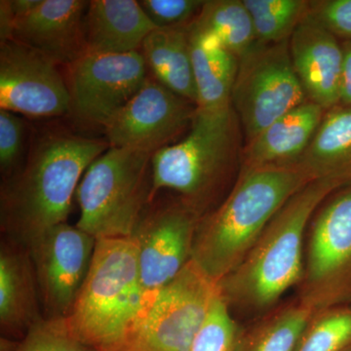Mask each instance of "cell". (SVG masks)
I'll list each match as a JSON object with an SVG mask.
<instances>
[{
    "instance_id": "cell-13",
    "label": "cell",
    "mask_w": 351,
    "mask_h": 351,
    "mask_svg": "<svg viewBox=\"0 0 351 351\" xmlns=\"http://www.w3.org/2000/svg\"><path fill=\"white\" fill-rule=\"evenodd\" d=\"M201 216L182 201L149 203L132 235L145 290L154 294L175 278L191 260Z\"/></svg>"
},
{
    "instance_id": "cell-23",
    "label": "cell",
    "mask_w": 351,
    "mask_h": 351,
    "mask_svg": "<svg viewBox=\"0 0 351 351\" xmlns=\"http://www.w3.org/2000/svg\"><path fill=\"white\" fill-rule=\"evenodd\" d=\"M193 24L215 36L239 60L258 43L250 13L241 0H208Z\"/></svg>"
},
{
    "instance_id": "cell-17",
    "label": "cell",
    "mask_w": 351,
    "mask_h": 351,
    "mask_svg": "<svg viewBox=\"0 0 351 351\" xmlns=\"http://www.w3.org/2000/svg\"><path fill=\"white\" fill-rule=\"evenodd\" d=\"M31 254L6 239L0 249V328L2 337L21 341L43 318Z\"/></svg>"
},
{
    "instance_id": "cell-28",
    "label": "cell",
    "mask_w": 351,
    "mask_h": 351,
    "mask_svg": "<svg viewBox=\"0 0 351 351\" xmlns=\"http://www.w3.org/2000/svg\"><path fill=\"white\" fill-rule=\"evenodd\" d=\"M16 351H97L80 341L66 317H43L21 339Z\"/></svg>"
},
{
    "instance_id": "cell-6",
    "label": "cell",
    "mask_w": 351,
    "mask_h": 351,
    "mask_svg": "<svg viewBox=\"0 0 351 351\" xmlns=\"http://www.w3.org/2000/svg\"><path fill=\"white\" fill-rule=\"evenodd\" d=\"M154 154L110 147L85 171L76 189V226L94 239H129L152 202Z\"/></svg>"
},
{
    "instance_id": "cell-9",
    "label": "cell",
    "mask_w": 351,
    "mask_h": 351,
    "mask_svg": "<svg viewBox=\"0 0 351 351\" xmlns=\"http://www.w3.org/2000/svg\"><path fill=\"white\" fill-rule=\"evenodd\" d=\"M302 301L314 314L332 308L351 291V186L321 210L311 228Z\"/></svg>"
},
{
    "instance_id": "cell-26",
    "label": "cell",
    "mask_w": 351,
    "mask_h": 351,
    "mask_svg": "<svg viewBox=\"0 0 351 351\" xmlns=\"http://www.w3.org/2000/svg\"><path fill=\"white\" fill-rule=\"evenodd\" d=\"M351 346V308L314 314L295 351H343Z\"/></svg>"
},
{
    "instance_id": "cell-14",
    "label": "cell",
    "mask_w": 351,
    "mask_h": 351,
    "mask_svg": "<svg viewBox=\"0 0 351 351\" xmlns=\"http://www.w3.org/2000/svg\"><path fill=\"white\" fill-rule=\"evenodd\" d=\"M71 106L57 64L13 39L0 44V110L56 117L71 112Z\"/></svg>"
},
{
    "instance_id": "cell-33",
    "label": "cell",
    "mask_w": 351,
    "mask_h": 351,
    "mask_svg": "<svg viewBox=\"0 0 351 351\" xmlns=\"http://www.w3.org/2000/svg\"><path fill=\"white\" fill-rule=\"evenodd\" d=\"M15 14L10 5V0L0 1V39L1 43L12 38Z\"/></svg>"
},
{
    "instance_id": "cell-3",
    "label": "cell",
    "mask_w": 351,
    "mask_h": 351,
    "mask_svg": "<svg viewBox=\"0 0 351 351\" xmlns=\"http://www.w3.org/2000/svg\"><path fill=\"white\" fill-rule=\"evenodd\" d=\"M341 188H346L343 182L334 178H320L309 182L283 205L243 262L217 284L228 306L267 308L301 282L307 223L320 203Z\"/></svg>"
},
{
    "instance_id": "cell-2",
    "label": "cell",
    "mask_w": 351,
    "mask_h": 351,
    "mask_svg": "<svg viewBox=\"0 0 351 351\" xmlns=\"http://www.w3.org/2000/svg\"><path fill=\"white\" fill-rule=\"evenodd\" d=\"M311 181L294 164L245 168L226 200L201 217L191 260L218 284L243 262L283 205Z\"/></svg>"
},
{
    "instance_id": "cell-12",
    "label": "cell",
    "mask_w": 351,
    "mask_h": 351,
    "mask_svg": "<svg viewBox=\"0 0 351 351\" xmlns=\"http://www.w3.org/2000/svg\"><path fill=\"white\" fill-rule=\"evenodd\" d=\"M195 104L149 75L144 86L104 125L110 147L154 154L191 126Z\"/></svg>"
},
{
    "instance_id": "cell-22",
    "label": "cell",
    "mask_w": 351,
    "mask_h": 351,
    "mask_svg": "<svg viewBox=\"0 0 351 351\" xmlns=\"http://www.w3.org/2000/svg\"><path fill=\"white\" fill-rule=\"evenodd\" d=\"M189 25L154 29L145 38L140 51L156 82L196 105Z\"/></svg>"
},
{
    "instance_id": "cell-30",
    "label": "cell",
    "mask_w": 351,
    "mask_h": 351,
    "mask_svg": "<svg viewBox=\"0 0 351 351\" xmlns=\"http://www.w3.org/2000/svg\"><path fill=\"white\" fill-rule=\"evenodd\" d=\"M143 10L156 27H182L193 23L205 1L201 0H141Z\"/></svg>"
},
{
    "instance_id": "cell-7",
    "label": "cell",
    "mask_w": 351,
    "mask_h": 351,
    "mask_svg": "<svg viewBox=\"0 0 351 351\" xmlns=\"http://www.w3.org/2000/svg\"><path fill=\"white\" fill-rule=\"evenodd\" d=\"M306 101L291 60L289 39L258 43L240 58L232 106L243 127L247 144Z\"/></svg>"
},
{
    "instance_id": "cell-29",
    "label": "cell",
    "mask_w": 351,
    "mask_h": 351,
    "mask_svg": "<svg viewBox=\"0 0 351 351\" xmlns=\"http://www.w3.org/2000/svg\"><path fill=\"white\" fill-rule=\"evenodd\" d=\"M25 131V121L17 113L0 110V168L4 179L21 166Z\"/></svg>"
},
{
    "instance_id": "cell-31",
    "label": "cell",
    "mask_w": 351,
    "mask_h": 351,
    "mask_svg": "<svg viewBox=\"0 0 351 351\" xmlns=\"http://www.w3.org/2000/svg\"><path fill=\"white\" fill-rule=\"evenodd\" d=\"M308 15L337 38L351 41V0L309 1Z\"/></svg>"
},
{
    "instance_id": "cell-10",
    "label": "cell",
    "mask_w": 351,
    "mask_h": 351,
    "mask_svg": "<svg viewBox=\"0 0 351 351\" xmlns=\"http://www.w3.org/2000/svg\"><path fill=\"white\" fill-rule=\"evenodd\" d=\"M68 69L71 112L84 123L103 127L140 91L149 76L141 51L86 52Z\"/></svg>"
},
{
    "instance_id": "cell-8",
    "label": "cell",
    "mask_w": 351,
    "mask_h": 351,
    "mask_svg": "<svg viewBox=\"0 0 351 351\" xmlns=\"http://www.w3.org/2000/svg\"><path fill=\"white\" fill-rule=\"evenodd\" d=\"M218 292V285L189 261L171 282L154 293L122 351H189Z\"/></svg>"
},
{
    "instance_id": "cell-32",
    "label": "cell",
    "mask_w": 351,
    "mask_h": 351,
    "mask_svg": "<svg viewBox=\"0 0 351 351\" xmlns=\"http://www.w3.org/2000/svg\"><path fill=\"white\" fill-rule=\"evenodd\" d=\"M341 45L343 51V66L339 105L351 107V41H343Z\"/></svg>"
},
{
    "instance_id": "cell-15",
    "label": "cell",
    "mask_w": 351,
    "mask_h": 351,
    "mask_svg": "<svg viewBox=\"0 0 351 351\" xmlns=\"http://www.w3.org/2000/svg\"><path fill=\"white\" fill-rule=\"evenodd\" d=\"M89 1L39 0L29 12L15 16L12 38L54 62L69 66L86 51L83 17Z\"/></svg>"
},
{
    "instance_id": "cell-19",
    "label": "cell",
    "mask_w": 351,
    "mask_h": 351,
    "mask_svg": "<svg viewBox=\"0 0 351 351\" xmlns=\"http://www.w3.org/2000/svg\"><path fill=\"white\" fill-rule=\"evenodd\" d=\"M325 110L311 101L298 106L248 143L245 168L292 165L306 151Z\"/></svg>"
},
{
    "instance_id": "cell-5",
    "label": "cell",
    "mask_w": 351,
    "mask_h": 351,
    "mask_svg": "<svg viewBox=\"0 0 351 351\" xmlns=\"http://www.w3.org/2000/svg\"><path fill=\"white\" fill-rule=\"evenodd\" d=\"M237 121L232 106L219 110L197 108L186 137L152 156V200L159 191L170 189L200 216L237 156Z\"/></svg>"
},
{
    "instance_id": "cell-1",
    "label": "cell",
    "mask_w": 351,
    "mask_h": 351,
    "mask_svg": "<svg viewBox=\"0 0 351 351\" xmlns=\"http://www.w3.org/2000/svg\"><path fill=\"white\" fill-rule=\"evenodd\" d=\"M110 147L107 140L49 132L4 179L0 196L2 232L27 247L53 226L66 223L83 175Z\"/></svg>"
},
{
    "instance_id": "cell-27",
    "label": "cell",
    "mask_w": 351,
    "mask_h": 351,
    "mask_svg": "<svg viewBox=\"0 0 351 351\" xmlns=\"http://www.w3.org/2000/svg\"><path fill=\"white\" fill-rule=\"evenodd\" d=\"M241 332L218 292L189 351H237Z\"/></svg>"
},
{
    "instance_id": "cell-25",
    "label": "cell",
    "mask_w": 351,
    "mask_h": 351,
    "mask_svg": "<svg viewBox=\"0 0 351 351\" xmlns=\"http://www.w3.org/2000/svg\"><path fill=\"white\" fill-rule=\"evenodd\" d=\"M243 3L258 41L263 44L290 39L309 10V1L304 0H243Z\"/></svg>"
},
{
    "instance_id": "cell-11",
    "label": "cell",
    "mask_w": 351,
    "mask_h": 351,
    "mask_svg": "<svg viewBox=\"0 0 351 351\" xmlns=\"http://www.w3.org/2000/svg\"><path fill=\"white\" fill-rule=\"evenodd\" d=\"M97 239L77 226L62 223L29 246L44 317H66L93 261Z\"/></svg>"
},
{
    "instance_id": "cell-4",
    "label": "cell",
    "mask_w": 351,
    "mask_h": 351,
    "mask_svg": "<svg viewBox=\"0 0 351 351\" xmlns=\"http://www.w3.org/2000/svg\"><path fill=\"white\" fill-rule=\"evenodd\" d=\"M145 290L132 237L97 240L93 261L66 316L76 338L97 351H122L144 317Z\"/></svg>"
},
{
    "instance_id": "cell-16",
    "label": "cell",
    "mask_w": 351,
    "mask_h": 351,
    "mask_svg": "<svg viewBox=\"0 0 351 351\" xmlns=\"http://www.w3.org/2000/svg\"><path fill=\"white\" fill-rule=\"evenodd\" d=\"M291 60L307 100L329 110L341 103L343 45L307 14L289 39Z\"/></svg>"
},
{
    "instance_id": "cell-20",
    "label": "cell",
    "mask_w": 351,
    "mask_h": 351,
    "mask_svg": "<svg viewBox=\"0 0 351 351\" xmlns=\"http://www.w3.org/2000/svg\"><path fill=\"white\" fill-rule=\"evenodd\" d=\"M189 32L197 108L219 110L232 107L239 58L215 36L197 29L193 22L189 24Z\"/></svg>"
},
{
    "instance_id": "cell-34",
    "label": "cell",
    "mask_w": 351,
    "mask_h": 351,
    "mask_svg": "<svg viewBox=\"0 0 351 351\" xmlns=\"http://www.w3.org/2000/svg\"><path fill=\"white\" fill-rule=\"evenodd\" d=\"M343 351H351V346H350V348H346V350H343Z\"/></svg>"
},
{
    "instance_id": "cell-24",
    "label": "cell",
    "mask_w": 351,
    "mask_h": 351,
    "mask_svg": "<svg viewBox=\"0 0 351 351\" xmlns=\"http://www.w3.org/2000/svg\"><path fill=\"white\" fill-rule=\"evenodd\" d=\"M313 315L301 302L287 307L250 331L242 332L237 351H295Z\"/></svg>"
},
{
    "instance_id": "cell-18",
    "label": "cell",
    "mask_w": 351,
    "mask_h": 351,
    "mask_svg": "<svg viewBox=\"0 0 351 351\" xmlns=\"http://www.w3.org/2000/svg\"><path fill=\"white\" fill-rule=\"evenodd\" d=\"M154 29L136 0H92L83 17L88 53L127 54L140 51Z\"/></svg>"
},
{
    "instance_id": "cell-21",
    "label": "cell",
    "mask_w": 351,
    "mask_h": 351,
    "mask_svg": "<svg viewBox=\"0 0 351 351\" xmlns=\"http://www.w3.org/2000/svg\"><path fill=\"white\" fill-rule=\"evenodd\" d=\"M294 165L313 180L334 178L351 186V107L339 105L328 110Z\"/></svg>"
}]
</instances>
